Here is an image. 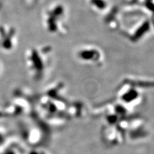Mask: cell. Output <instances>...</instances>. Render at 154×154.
<instances>
[{"label":"cell","mask_w":154,"mask_h":154,"mask_svg":"<svg viewBox=\"0 0 154 154\" xmlns=\"http://www.w3.org/2000/svg\"><path fill=\"white\" fill-rule=\"evenodd\" d=\"M94 3L96 5L98 6L99 7L102 8V7H104V3H103V2H101L100 0H95V1L94 2Z\"/></svg>","instance_id":"6da1fadb"}]
</instances>
